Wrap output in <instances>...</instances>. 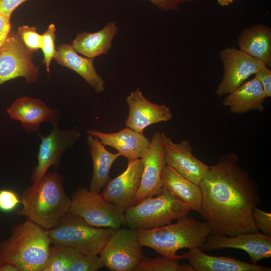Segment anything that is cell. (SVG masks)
Wrapping results in <instances>:
<instances>
[{"label": "cell", "mask_w": 271, "mask_h": 271, "mask_svg": "<svg viewBox=\"0 0 271 271\" xmlns=\"http://www.w3.org/2000/svg\"><path fill=\"white\" fill-rule=\"evenodd\" d=\"M199 186L202 200L199 213L210 234L230 236L258 232L252 216L260 202L258 187L235 154L219 157Z\"/></svg>", "instance_id": "obj_1"}, {"label": "cell", "mask_w": 271, "mask_h": 271, "mask_svg": "<svg viewBox=\"0 0 271 271\" xmlns=\"http://www.w3.org/2000/svg\"><path fill=\"white\" fill-rule=\"evenodd\" d=\"M63 181L56 170L46 173L23 192L20 198L22 206L17 214L46 230L54 227L69 212L71 204Z\"/></svg>", "instance_id": "obj_2"}, {"label": "cell", "mask_w": 271, "mask_h": 271, "mask_svg": "<svg viewBox=\"0 0 271 271\" xmlns=\"http://www.w3.org/2000/svg\"><path fill=\"white\" fill-rule=\"evenodd\" d=\"M51 243L46 230L27 220L0 241V264H11L19 271H42Z\"/></svg>", "instance_id": "obj_3"}, {"label": "cell", "mask_w": 271, "mask_h": 271, "mask_svg": "<svg viewBox=\"0 0 271 271\" xmlns=\"http://www.w3.org/2000/svg\"><path fill=\"white\" fill-rule=\"evenodd\" d=\"M177 220L158 228L137 230L140 244L162 255L178 259H183L182 255L177 254L179 250L201 248L211 233L208 224L187 216Z\"/></svg>", "instance_id": "obj_4"}, {"label": "cell", "mask_w": 271, "mask_h": 271, "mask_svg": "<svg viewBox=\"0 0 271 271\" xmlns=\"http://www.w3.org/2000/svg\"><path fill=\"white\" fill-rule=\"evenodd\" d=\"M114 230L93 226L68 212L47 232L53 244L71 247L85 254L98 255Z\"/></svg>", "instance_id": "obj_5"}, {"label": "cell", "mask_w": 271, "mask_h": 271, "mask_svg": "<svg viewBox=\"0 0 271 271\" xmlns=\"http://www.w3.org/2000/svg\"><path fill=\"white\" fill-rule=\"evenodd\" d=\"M190 211L163 187L159 195L145 198L125 210L126 225L136 230L153 229L187 216Z\"/></svg>", "instance_id": "obj_6"}, {"label": "cell", "mask_w": 271, "mask_h": 271, "mask_svg": "<svg viewBox=\"0 0 271 271\" xmlns=\"http://www.w3.org/2000/svg\"><path fill=\"white\" fill-rule=\"evenodd\" d=\"M69 212L90 225L114 230L126 225L125 211L106 200L101 193L78 187L72 194Z\"/></svg>", "instance_id": "obj_7"}, {"label": "cell", "mask_w": 271, "mask_h": 271, "mask_svg": "<svg viewBox=\"0 0 271 271\" xmlns=\"http://www.w3.org/2000/svg\"><path fill=\"white\" fill-rule=\"evenodd\" d=\"M137 230H114L101 250L99 257L104 266L111 271H134L144 257Z\"/></svg>", "instance_id": "obj_8"}, {"label": "cell", "mask_w": 271, "mask_h": 271, "mask_svg": "<svg viewBox=\"0 0 271 271\" xmlns=\"http://www.w3.org/2000/svg\"><path fill=\"white\" fill-rule=\"evenodd\" d=\"M33 52L24 46L18 33L11 31L0 48V85L23 77L28 83L39 78V69L33 62Z\"/></svg>", "instance_id": "obj_9"}, {"label": "cell", "mask_w": 271, "mask_h": 271, "mask_svg": "<svg viewBox=\"0 0 271 271\" xmlns=\"http://www.w3.org/2000/svg\"><path fill=\"white\" fill-rule=\"evenodd\" d=\"M219 57L223 66V75L215 90L218 97L231 93L265 65L234 47L222 50Z\"/></svg>", "instance_id": "obj_10"}, {"label": "cell", "mask_w": 271, "mask_h": 271, "mask_svg": "<svg viewBox=\"0 0 271 271\" xmlns=\"http://www.w3.org/2000/svg\"><path fill=\"white\" fill-rule=\"evenodd\" d=\"M53 125L52 132L46 136H40L41 140L37 155L38 164L31 176L33 182L39 181L52 165L59 167L63 153L74 146L80 138L79 131L75 129L60 130L58 122Z\"/></svg>", "instance_id": "obj_11"}, {"label": "cell", "mask_w": 271, "mask_h": 271, "mask_svg": "<svg viewBox=\"0 0 271 271\" xmlns=\"http://www.w3.org/2000/svg\"><path fill=\"white\" fill-rule=\"evenodd\" d=\"M223 248L238 249L245 251L252 263L271 256V236L262 233L251 232L225 236L210 234L201 249L207 250Z\"/></svg>", "instance_id": "obj_12"}, {"label": "cell", "mask_w": 271, "mask_h": 271, "mask_svg": "<svg viewBox=\"0 0 271 271\" xmlns=\"http://www.w3.org/2000/svg\"><path fill=\"white\" fill-rule=\"evenodd\" d=\"M143 169L141 158L128 161L127 167L122 173L109 179L101 195L108 202L125 211L137 203Z\"/></svg>", "instance_id": "obj_13"}, {"label": "cell", "mask_w": 271, "mask_h": 271, "mask_svg": "<svg viewBox=\"0 0 271 271\" xmlns=\"http://www.w3.org/2000/svg\"><path fill=\"white\" fill-rule=\"evenodd\" d=\"M163 132L156 131L142 157L143 169L136 196L137 203L143 199L159 195L163 189L162 173L165 166Z\"/></svg>", "instance_id": "obj_14"}, {"label": "cell", "mask_w": 271, "mask_h": 271, "mask_svg": "<svg viewBox=\"0 0 271 271\" xmlns=\"http://www.w3.org/2000/svg\"><path fill=\"white\" fill-rule=\"evenodd\" d=\"M163 145L166 164L184 178L199 185L210 166L193 154L190 141L184 140L179 143H174L163 132Z\"/></svg>", "instance_id": "obj_15"}, {"label": "cell", "mask_w": 271, "mask_h": 271, "mask_svg": "<svg viewBox=\"0 0 271 271\" xmlns=\"http://www.w3.org/2000/svg\"><path fill=\"white\" fill-rule=\"evenodd\" d=\"M126 100L129 107V113L125 125L138 132L143 133L148 126L168 121L173 117L168 106L150 101L139 88L131 92Z\"/></svg>", "instance_id": "obj_16"}, {"label": "cell", "mask_w": 271, "mask_h": 271, "mask_svg": "<svg viewBox=\"0 0 271 271\" xmlns=\"http://www.w3.org/2000/svg\"><path fill=\"white\" fill-rule=\"evenodd\" d=\"M9 117L19 121L27 132L39 133L41 123L48 121L52 124L58 122V114L40 99L22 96L17 98L6 109Z\"/></svg>", "instance_id": "obj_17"}, {"label": "cell", "mask_w": 271, "mask_h": 271, "mask_svg": "<svg viewBox=\"0 0 271 271\" xmlns=\"http://www.w3.org/2000/svg\"><path fill=\"white\" fill-rule=\"evenodd\" d=\"M97 137L105 146L116 150L128 161L141 159L149 148L151 140L144 133L138 132L127 127L117 132L106 133L97 130H87Z\"/></svg>", "instance_id": "obj_18"}, {"label": "cell", "mask_w": 271, "mask_h": 271, "mask_svg": "<svg viewBox=\"0 0 271 271\" xmlns=\"http://www.w3.org/2000/svg\"><path fill=\"white\" fill-rule=\"evenodd\" d=\"M195 271H270L267 266L249 263L227 256H217L204 253L195 247L182 254Z\"/></svg>", "instance_id": "obj_19"}, {"label": "cell", "mask_w": 271, "mask_h": 271, "mask_svg": "<svg viewBox=\"0 0 271 271\" xmlns=\"http://www.w3.org/2000/svg\"><path fill=\"white\" fill-rule=\"evenodd\" d=\"M54 57L57 63L79 75L97 93L105 89V80L97 73L93 65L94 58L80 56L71 45L61 43L56 48Z\"/></svg>", "instance_id": "obj_20"}, {"label": "cell", "mask_w": 271, "mask_h": 271, "mask_svg": "<svg viewBox=\"0 0 271 271\" xmlns=\"http://www.w3.org/2000/svg\"><path fill=\"white\" fill-rule=\"evenodd\" d=\"M265 98L261 84L254 77L229 93L224 99L222 105L235 114L245 113L251 110L262 111Z\"/></svg>", "instance_id": "obj_21"}, {"label": "cell", "mask_w": 271, "mask_h": 271, "mask_svg": "<svg viewBox=\"0 0 271 271\" xmlns=\"http://www.w3.org/2000/svg\"><path fill=\"white\" fill-rule=\"evenodd\" d=\"M163 187L190 210H201L202 193L200 187L184 178L170 166L166 165L162 173Z\"/></svg>", "instance_id": "obj_22"}, {"label": "cell", "mask_w": 271, "mask_h": 271, "mask_svg": "<svg viewBox=\"0 0 271 271\" xmlns=\"http://www.w3.org/2000/svg\"><path fill=\"white\" fill-rule=\"evenodd\" d=\"M239 49L248 56L271 66V29L257 24L244 28L237 39Z\"/></svg>", "instance_id": "obj_23"}, {"label": "cell", "mask_w": 271, "mask_h": 271, "mask_svg": "<svg viewBox=\"0 0 271 271\" xmlns=\"http://www.w3.org/2000/svg\"><path fill=\"white\" fill-rule=\"evenodd\" d=\"M118 28L115 22H109L101 30L94 32L87 31L77 34L72 46L78 53L86 57L94 58L107 54L112 47V42Z\"/></svg>", "instance_id": "obj_24"}, {"label": "cell", "mask_w": 271, "mask_h": 271, "mask_svg": "<svg viewBox=\"0 0 271 271\" xmlns=\"http://www.w3.org/2000/svg\"><path fill=\"white\" fill-rule=\"evenodd\" d=\"M93 163V174L89 190L100 193L109 180V171L114 162L121 156L120 154L112 153L96 137L89 134L87 141Z\"/></svg>", "instance_id": "obj_25"}, {"label": "cell", "mask_w": 271, "mask_h": 271, "mask_svg": "<svg viewBox=\"0 0 271 271\" xmlns=\"http://www.w3.org/2000/svg\"><path fill=\"white\" fill-rule=\"evenodd\" d=\"M78 252L71 247L54 244L50 248L48 258L42 271H68Z\"/></svg>", "instance_id": "obj_26"}, {"label": "cell", "mask_w": 271, "mask_h": 271, "mask_svg": "<svg viewBox=\"0 0 271 271\" xmlns=\"http://www.w3.org/2000/svg\"><path fill=\"white\" fill-rule=\"evenodd\" d=\"M177 258L165 256L144 257L134 271H195L189 264H180Z\"/></svg>", "instance_id": "obj_27"}, {"label": "cell", "mask_w": 271, "mask_h": 271, "mask_svg": "<svg viewBox=\"0 0 271 271\" xmlns=\"http://www.w3.org/2000/svg\"><path fill=\"white\" fill-rule=\"evenodd\" d=\"M56 27L54 24L49 25L47 30L42 34L41 48L44 54L42 63L46 66V70L49 73L52 59L54 58L57 53L55 46Z\"/></svg>", "instance_id": "obj_28"}, {"label": "cell", "mask_w": 271, "mask_h": 271, "mask_svg": "<svg viewBox=\"0 0 271 271\" xmlns=\"http://www.w3.org/2000/svg\"><path fill=\"white\" fill-rule=\"evenodd\" d=\"M104 266L98 255L85 254L78 252L68 271H96Z\"/></svg>", "instance_id": "obj_29"}, {"label": "cell", "mask_w": 271, "mask_h": 271, "mask_svg": "<svg viewBox=\"0 0 271 271\" xmlns=\"http://www.w3.org/2000/svg\"><path fill=\"white\" fill-rule=\"evenodd\" d=\"M17 33L25 47L30 51L33 53L41 48L42 34L37 32L35 27L21 26L18 27Z\"/></svg>", "instance_id": "obj_30"}, {"label": "cell", "mask_w": 271, "mask_h": 271, "mask_svg": "<svg viewBox=\"0 0 271 271\" xmlns=\"http://www.w3.org/2000/svg\"><path fill=\"white\" fill-rule=\"evenodd\" d=\"M252 216L257 228L262 233L271 236V213L261 210L256 206L253 210Z\"/></svg>", "instance_id": "obj_31"}, {"label": "cell", "mask_w": 271, "mask_h": 271, "mask_svg": "<svg viewBox=\"0 0 271 271\" xmlns=\"http://www.w3.org/2000/svg\"><path fill=\"white\" fill-rule=\"evenodd\" d=\"M20 203V198L13 191L9 189L0 190V210L11 212Z\"/></svg>", "instance_id": "obj_32"}, {"label": "cell", "mask_w": 271, "mask_h": 271, "mask_svg": "<svg viewBox=\"0 0 271 271\" xmlns=\"http://www.w3.org/2000/svg\"><path fill=\"white\" fill-rule=\"evenodd\" d=\"M254 77L261 84L266 98L271 96V71L264 66L255 74Z\"/></svg>", "instance_id": "obj_33"}, {"label": "cell", "mask_w": 271, "mask_h": 271, "mask_svg": "<svg viewBox=\"0 0 271 271\" xmlns=\"http://www.w3.org/2000/svg\"><path fill=\"white\" fill-rule=\"evenodd\" d=\"M152 4L162 10L169 11L177 10L179 6L183 3H189L196 0H148Z\"/></svg>", "instance_id": "obj_34"}, {"label": "cell", "mask_w": 271, "mask_h": 271, "mask_svg": "<svg viewBox=\"0 0 271 271\" xmlns=\"http://www.w3.org/2000/svg\"><path fill=\"white\" fill-rule=\"evenodd\" d=\"M11 32V17L0 12V48Z\"/></svg>", "instance_id": "obj_35"}, {"label": "cell", "mask_w": 271, "mask_h": 271, "mask_svg": "<svg viewBox=\"0 0 271 271\" xmlns=\"http://www.w3.org/2000/svg\"><path fill=\"white\" fill-rule=\"evenodd\" d=\"M28 0H0V12L11 17L14 11Z\"/></svg>", "instance_id": "obj_36"}, {"label": "cell", "mask_w": 271, "mask_h": 271, "mask_svg": "<svg viewBox=\"0 0 271 271\" xmlns=\"http://www.w3.org/2000/svg\"><path fill=\"white\" fill-rule=\"evenodd\" d=\"M0 271H19L18 268L10 263L0 264Z\"/></svg>", "instance_id": "obj_37"}, {"label": "cell", "mask_w": 271, "mask_h": 271, "mask_svg": "<svg viewBox=\"0 0 271 271\" xmlns=\"http://www.w3.org/2000/svg\"><path fill=\"white\" fill-rule=\"evenodd\" d=\"M218 4L222 7L228 6L233 3V0H217Z\"/></svg>", "instance_id": "obj_38"}]
</instances>
